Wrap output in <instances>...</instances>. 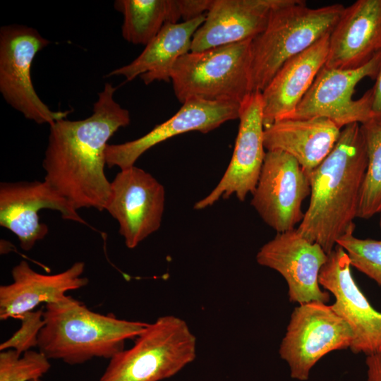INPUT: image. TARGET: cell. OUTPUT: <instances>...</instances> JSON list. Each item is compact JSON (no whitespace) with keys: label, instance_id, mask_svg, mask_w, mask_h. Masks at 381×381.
I'll return each instance as SVG.
<instances>
[{"label":"cell","instance_id":"21","mask_svg":"<svg viewBox=\"0 0 381 381\" xmlns=\"http://www.w3.org/2000/svg\"><path fill=\"white\" fill-rule=\"evenodd\" d=\"M341 130L325 118L282 119L265 128L264 147L289 155L309 174L331 152Z\"/></svg>","mask_w":381,"mask_h":381},{"label":"cell","instance_id":"8","mask_svg":"<svg viewBox=\"0 0 381 381\" xmlns=\"http://www.w3.org/2000/svg\"><path fill=\"white\" fill-rule=\"evenodd\" d=\"M353 339L350 327L331 306L309 302L293 310L279 353L291 378L306 381L320 359L331 351L350 348Z\"/></svg>","mask_w":381,"mask_h":381},{"label":"cell","instance_id":"7","mask_svg":"<svg viewBox=\"0 0 381 381\" xmlns=\"http://www.w3.org/2000/svg\"><path fill=\"white\" fill-rule=\"evenodd\" d=\"M49 43L32 27L13 24L0 28V92L4 99L26 119L50 126L71 111L50 109L32 84V61Z\"/></svg>","mask_w":381,"mask_h":381},{"label":"cell","instance_id":"28","mask_svg":"<svg viewBox=\"0 0 381 381\" xmlns=\"http://www.w3.org/2000/svg\"><path fill=\"white\" fill-rule=\"evenodd\" d=\"M372 90L371 119L381 122V64Z\"/></svg>","mask_w":381,"mask_h":381},{"label":"cell","instance_id":"17","mask_svg":"<svg viewBox=\"0 0 381 381\" xmlns=\"http://www.w3.org/2000/svg\"><path fill=\"white\" fill-rule=\"evenodd\" d=\"M381 52V0H358L345 7L329 35L325 66L352 69Z\"/></svg>","mask_w":381,"mask_h":381},{"label":"cell","instance_id":"26","mask_svg":"<svg viewBox=\"0 0 381 381\" xmlns=\"http://www.w3.org/2000/svg\"><path fill=\"white\" fill-rule=\"evenodd\" d=\"M349 231L337 242L346 253L351 265L381 287V240L358 238Z\"/></svg>","mask_w":381,"mask_h":381},{"label":"cell","instance_id":"2","mask_svg":"<svg viewBox=\"0 0 381 381\" xmlns=\"http://www.w3.org/2000/svg\"><path fill=\"white\" fill-rule=\"evenodd\" d=\"M368 167L366 144L360 123L344 126L334 148L309 174L310 203L296 229L329 254L337 241L354 231Z\"/></svg>","mask_w":381,"mask_h":381},{"label":"cell","instance_id":"11","mask_svg":"<svg viewBox=\"0 0 381 381\" xmlns=\"http://www.w3.org/2000/svg\"><path fill=\"white\" fill-rule=\"evenodd\" d=\"M164 202V186L134 165L121 169L111 182L105 210L117 220L127 248L133 249L159 229Z\"/></svg>","mask_w":381,"mask_h":381},{"label":"cell","instance_id":"22","mask_svg":"<svg viewBox=\"0 0 381 381\" xmlns=\"http://www.w3.org/2000/svg\"><path fill=\"white\" fill-rule=\"evenodd\" d=\"M205 16L206 13L189 21L165 25L136 59L107 76L122 75L127 81L140 76L146 85L155 80L171 81L175 64L190 52L193 35Z\"/></svg>","mask_w":381,"mask_h":381},{"label":"cell","instance_id":"3","mask_svg":"<svg viewBox=\"0 0 381 381\" xmlns=\"http://www.w3.org/2000/svg\"><path fill=\"white\" fill-rule=\"evenodd\" d=\"M44 326L37 347L49 359L78 365L94 358L110 359L135 339L148 322L118 318L112 313H95L66 296L44 306Z\"/></svg>","mask_w":381,"mask_h":381},{"label":"cell","instance_id":"27","mask_svg":"<svg viewBox=\"0 0 381 381\" xmlns=\"http://www.w3.org/2000/svg\"><path fill=\"white\" fill-rule=\"evenodd\" d=\"M43 313L44 306L24 314L19 319L21 322L20 328L0 344V351L13 349L22 355L37 346L38 336L44 324Z\"/></svg>","mask_w":381,"mask_h":381},{"label":"cell","instance_id":"10","mask_svg":"<svg viewBox=\"0 0 381 381\" xmlns=\"http://www.w3.org/2000/svg\"><path fill=\"white\" fill-rule=\"evenodd\" d=\"M310 194L308 174L289 155L266 151L251 205L277 233L295 229L303 220V201Z\"/></svg>","mask_w":381,"mask_h":381},{"label":"cell","instance_id":"24","mask_svg":"<svg viewBox=\"0 0 381 381\" xmlns=\"http://www.w3.org/2000/svg\"><path fill=\"white\" fill-rule=\"evenodd\" d=\"M361 126L366 144L368 167L357 217L368 219L381 212V122L370 119Z\"/></svg>","mask_w":381,"mask_h":381},{"label":"cell","instance_id":"15","mask_svg":"<svg viewBox=\"0 0 381 381\" xmlns=\"http://www.w3.org/2000/svg\"><path fill=\"white\" fill-rule=\"evenodd\" d=\"M42 209L59 211L65 219L88 225L46 181L1 183L0 225L17 236L24 250H31L48 234L47 225L40 222L38 212Z\"/></svg>","mask_w":381,"mask_h":381},{"label":"cell","instance_id":"6","mask_svg":"<svg viewBox=\"0 0 381 381\" xmlns=\"http://www.w3.org/2000/svg\"><path fill=\"white\" fill-rule=\"evenodd\" d=\"M252 40L216 47L180 57L171 75L181 103L189 99L241 104L250 94Z\"/></svg>","mask_w":381,"mask_h":381},{"label":"cell","instance_id":"19","mask_svg":"<svg viewBox=\"0 0 381 381\" xmlns=\"http://www.w3.org/2000/svg\"><path fill=\"white\" fill-rule=\"evenodd\" d=\"M281 0H212L193 35L190 52L253 40L266 28Z\"/></svg>","mask_w":381,"mask_h":381},{"label":"cell","instance_id":"20","mask_svg":"<svg viewBox=\"0 0 381 381\" xmlns=\"http://www.w3.org/2000/svg\"><path fill=\"white\" fill-rule=\"evenodd\" d=\"M329 35L286 61L261 92L265 128L294 112L325 65Z\"/></svg>","mask_w":381,"mask_h":381},{"label":"cell","instance_id":"31","mask_svg":"<svg viewBox=\"0 0 381 381\" xmlns=\"http://www.w3.org/2000/svg\"><path fill=\"white\" fill-rule=\"evenodd\" d=\"M32 381H42L41 379H37V380H32Z\"/></svg>","mask_w":381,"mask_h":381},{"label":"cell","instance_id":"9","mask_svg":"<svg viewBox=\"0 0 381 381\" xmlns=\"http://www.w3.org/2000/svg\"><path fill=\"white\" fill-rule=\"evenodd\" d=\"M381 64V52L363 66L352 69L324 66L311 87L288 119L325 118L339 128L371 119V88L359 99L353 95L358 83L365 78L375 79Z\"/></svg>","mask_w":381,"mask_h":381},{"label":"cell","instance_id":"29","mask_svg":"<svg viewBox=\"0 0 381 381\" xmlns=\"http://www.w3.org/2000/svg\"><path fill=\"white\" fill-rule=\"evenodd\" d=\"M366 381H381V350L366 356Z\"/></svg>","mask_w":381,"mask_h":381},{"label":"cell","instance_id":"5","mask_svg":"<svg viewBox=\"0 0 381 381\" xmlns=\"http://www.w3.org/2000/svg\"><path fill=\"white\" fill-rule=\"evenodd\" d=\"M111 358L99 381H161L170 378L196 358L197 341L185 320L163 315Z\"/></svg>","mask_w":381,"mask_h":381},{"label":"cell","instance_id":"30","mask_svg":"<svg viewBox=\"0 0 381 381\" xmlns=\"http://www.w3.org/2000/svg\"><path fill=\"white\" fill-rule=\"evenodd\" d=\"M380 229L381 231V212L380 213V222H379Z\"/></svg>","mask_w":381,"mask_h":381},{"label":"cell","instance_id":"25","mask_svg":"<svg viewBox=\"0 0 381 381\" xmlns=\"http://www.w3.org/2000/svg\"><path fill=\"white\" fill-rule=\"evenodd\" d=\"M43 353L29 350L22 355L16 350L0 353V381H32L48 373L51 363Z\"/></svg>","mask_w":381,"mask_h":381},{"label":"cell","instance_id":"14","mask_svg":"<svg viewBox=\"0 0 381 381\" xmlns=\"http://www.w3.org/2000/svg\"><path fill=\"white\" fill-rule=\"evenodd\" d=\"M327 254L318 243L301 236L296 229L277 233L256 255L258 263L278 272L288 285L291 302L327 303L329 294L321 290L320 270Z\"/></svg>","mask_w":381,"mask_h":381},{"label":"cell","instance_id":"16","mask_svg":"<svg viewBox=\"0 0 381 381\" xmlns=\"http://www.w3.org/2000/svg\"><path fill=\"white\" fill-rule=\"evenodd\" d=\"M240 104L189 99L166 121L135 140L107 145L105 150L108 167L123 169L134 166L137 159L153 146L175 135L189 131L207 133L224 123L238 119Z\"/></svg>","mask_w":381,"mask_h":381},{"label":"cell","instance_id":"13","mask_svg":"<svg viewBox=\"0 0 381 381\" xmlns=\"http://www.w3.org/2000/svg\"><path fill=\"white\" fill-rule=\"evenodd\" d=\"M345 250L339 245L329 254L319 274V283L335 298L331 306L350 327L354 353L370 355L381 350V312L360 290L351 273Z\"/></svg>","mask_w":381,"mask_h":381},{"label":"cell","instance_id":"18","mask_svg":"<svg viewBox=\"0 0 381 381\" xmlns=\"http://www.w3.org/2000/svg\"><path fill=\"white\" fill-rule=\"evenodd\" d=\"M84 270L85 263L76 262L61 272L44 274L20 261L12 269L13 282L0 286V319H20L40 304L62 301L67 291L88 284V279L82 276Z\"/></svg>","mask_w":381,"mask_h":381},{"label":"cell","instance_id":"4","mask_svg":"<svg viewBox=\"0 0 381 381\" xmlns=\"http://www.w3.org/2000/svg\"><path fill=\"white\" fill-rule=\"evenodd\" d=\"M344 6L310 8L302 0H281L265 30L251 40L250 90L262 92L282 66L329 34Z\"/></svg>","mask_w":381,"mask_h":381},{"label":"cell","instance_id":"12","mask_svg":"<svg viewBox=\"0 0 381 381\" xmlns=\"http://www.w3.org/2000/svg\"><path fill=\"white\" fill-rule=\"evenodd\" d=\"M238 119L230 163L216 187L195 204V210L205 209L234 194L244 201L255 188L266 154L261 92H252L245 97L240 104Z\"/></svg>","mask_w":381,"mask_h":381},{"label":"cell","instance_id":"23","mask_svg":"<svg viewBox=\"0 0 381 381\" xmlns=\"http://www.w3.org/2000/svg\"><path fill=\"white\" fill-rule=\"evenodd\" d=\"M114 6L123 16V39L133 44L147 45L165 25L182 19L180 0H116Z\"/></svg>","mask_w":381,"mask_h":381},{"label":"cell","instance_id":"1","mask_svg":"<svg viewBox=\"0 0 381 381\" xmlns=\"http://www.w3.org/2000/svg\"><path fill=\"white\" fill-rule=\"evenodd\" d=\"M116 88L106 83L84 119H62L49 126L42 162L46 181L76 210L106 209L111 182L104 166L110 138L130 123V114L114 98Z\"/></svg>","mask_w":381,"mask_h":381}]
</instances>
